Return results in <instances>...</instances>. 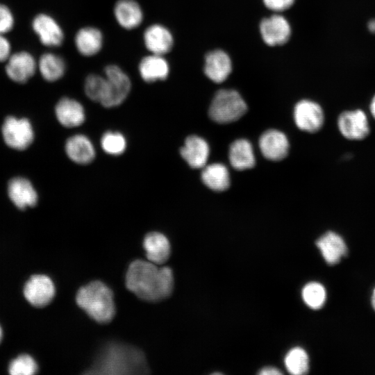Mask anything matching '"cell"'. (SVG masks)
<instances>
[{
  "label": "cell",
  "mask_w": 375,
  "mask_h": 375,
  "mask_svg": "<svg viewBox=\"0 0 375 375\" xmlns=\"http://www.w3.org/2000/svg\"><path fill=\"white\" fill-rule=\"evenodd\" d=\"M284 361L287 370L292 374L301 375L308 372V356L301 347L290 349L286 354Z\"/></svg>",
  "instance_id": "cell-28"
},
{
  "label": "cell",
  "mask_w": 375,
  "mask_h": 375,
  "mask_svg": "<svg viewBox=\"0 0 375 375\" xmlns=\"http://www.w3.org/2000/svg\"><path fill=\"white\" fill-rule=\"evenodd\" d=\"M37 68L38 63L34 57L28 52L20 51L10 56L6 72L12 81L24 83L34 75Z\"/></svg>",
  "instance_id": "cell-11"
},
{
  "label": "cell",
  "mask_w": 375,
  "mask_h": 375,
  "mask_svg": "<svg viewBox=\"0 0 375 375\" xmlns=\"http://www.w3.org/2000/svg\"><path fill=\"white\" fill-rule=\"evenodd\" d=\"M259 147L262 154L267 159L278 161L287 156L289 142L283 133L270 129L261 135L259 139Z\"/></svg>",
  "instance_id": "cell-13"
},
{
  "label": "cell",
  "mask_w": 375,
  "mask_h": 375,
  "mask_svg": "<svg viewBox=\"0 0 375 375\" xmlns=\"http://www.w3.org/2000/svg\"><path fill=\"white\" fill-rule=\"evenodd\" d=\"M103 38L99 29L85 26L76 33L74 43L78 51L84 56H92L98 53L102 48Z\"/></svg>",
  "instance_id": "cell-24"
},
{
  "label": "cell",
  "mask_w": 375,
  "mask_h": 375,
  "mask_svg": "<svg viewBox=\"0 0 375 375\" xmlns=\"http://www.w3.org/2000/svg\"><path fill=\"white\" fill-rule=\"evenodd\" d=\"M38 69L45 81L54 82L63 76L66 65L60 56L52 53H46L40 56Z\"/></svg>",
  "instance_id": "cell-27"
},
{
  "label": "cell",
  "mask_w": 375,
  "mask_h": 375,
  "mask_svg": "<svg viewBox=\"0 0 375 375\" xmlns=\"http://www.w3.org/2000/svg\"><path fill=\"white\" fill-rule=\"evenodd\" d=\"M371 302L373 309L375 310V288L373 290L372 298H371Z\"/></svg>",
  "instance_id": "cell-39"
},
{
  "label": "cell",
  "mask_w": 375,
  "mask_h": 375,
  "mask_svg": "<svg viewBox=\"0 0 375 375\" xmlns=\"http://www.w3.org/2000/svg\"><path fill=\"white\" fill-rule=\"evenodd\" d=\"M107 81V92L101 103L105 108L117 107L128 97L131 82L128 75L117 65H110L105 68Z\"/></svg>",
  "instance_id": "cell-5"
},
{
  "label": "cell",
  "mask_w": 375,
  "mask_h": 375,
  "mask_svg": "<svg viewBox=\"0 0 375 375\" xmlns=\"http://www.w3.org/2000/svg\"><path fill=\"white\" fill-rule=\"evenodd\" d=\"M10 44L9 41L0 33V62L6 61L10 56Z\"/></svg>",
  "instance_id": "cell-35"
},
{
  "label": "cell",
  "mask_w": 375,
  "mask_h": 375,
  "mask_svg": "<svg viewBox=\"0 0 375 375\" xmlns=\"http://www.w3.org/2000/svg\"><path fill=\"white\" fill-rule=\"evenodd\" d=\"M260 32L267 45L277 46L288 41L291 35V27L284 17L276 14L261 21Z\"/></svg>",
  "instance_id": "cell-10"
},
{
  "label": "cell",
  "mask_w": 375,
  "mask_h": 375,
  "mask_svg": "<svg viewBox=\"0 0 375 375\" xmlns=\"http://www.w3.org/2000/svg\"><path fill=\"white\" fill-rule=\"evenodd\" d=\"M202 182L210 189L224 191L230 186V176L227 167L222 163H212L203 167Z\"/></svg>",
  "instance_id": "cell-26"
},
{
  "label": "cell",
  "mask_w": 375,
  "mask_h": 375,
  "mask_svg": "<svg viewBox=\"0 0 375 375\" xmlns=\"http://www.w3.org/2000/svg\"><path fill=\"white\" fill-rule=\"evenodd\" d=\"M2 335H3V333H2V329L0 326V342L1 341V339H2Z\"/></svg>",
  "instance_id": "cell-40"
},
{
  "label": "cell",
  "mask_w": 375,
  "mask_h": 375,
  "mask_svg": "<svg viewBox=\"0 0 375 375\" xmlns=\"http://www.w3.org/2000/svg\"><path fill=\"white\" fill-rule=\"evenodd\" d=\"M65 151L72 161L79 165L90 163L96 154L92 142L83 134H76L69 137L65 142Z\"/></svg>",
  "instance_id": "cell-18"
},
{
  "label": "cell",
  "mask_w": 375,
  "mask_h": 375,
  "mask_svg": "<svg viewBox=\"0 0 375 375\" xmlns=\"http://www.w3.org/2000/svg\"><path fill=\"white\" fill-rule=\"evenodd\" d=\"M78 306L99 323L110 322L115 315L112 290L103 282L95 281L81 287L76 297Z\"/></svg>",
  "instance_id": "cell-2"
},
{
  "label": "cell",
  "mask_w": 375,
  "mask_h": 375,
  "mask_svg": "<svg viewBox=\"0 0 375 375\" xmlns=\"http://www.w3.org/2000/svg\"><path fill=\"white\" fill-rule=\"evenodd\" d=\"M8 194L12 202L19 209L33 207L38 203V193L32 183L25 178H12L8 182Z\"/></svg>",
  "instance_id": "cell-15"
},
{
  "label": "cell",
  "mask_w": 375,
  "mask_h": 375,
  "mask_svg": "<svg viewBox=\"0 0 375 375\" xmlns=\"http://www.w3.org/2000/svg\"><path fill=\"white\" fill-rule=\"evenodd\" d=\"M247 110L246 102L234 90L223 89L215 94L209 108V116L219 124L235 122Z\"/></svg>",
  "instance_id": "cell-4"
},
{
  "label": "cell",
  "mask_w": 375,
  "mask_h": 375,
  "mask_svg": "<svg viewBox=\"0 0 375 375\" xmlns=\"http://www.w3.org/2000/svg\"><path fill=\"white\" fill-rule=\"evenodd\" d=\"M143 247L149 261L162 265L170 255V244L167 237L159 232H151L144 238Z\"/></svg>",
  "instance_id": "cell-23"
},
{
  "label": "cell",
  "mask_w": 375,
  "mask_h": 375,
  "mask_svg": "<svg viewBox=\"0 0 375 375\" xmlns=\"http://www.w3.org/2000/svg\"><path fill=\"white\" fill-rule=\"evenodd\" d=\"M6 144L16 150H24L33 141L34 132L30 121L26 118L8 117L2 125Z\"/></svg>",
  "instance_id": "cell-6"
},
{
  "label": "cell",
  "mask_w": 375,
  "mask_h": 375,
  "mask_svg": "<svg viewBox=\"0 0 375 375\" xmlns=\"http://www.w3.org/2000/svg\"><path fill=\"white\" fill-rule=\"evenodd\" d=\"M228 158L232 167L237 170H244L255 165L253 147L246 139L235 140L230 146Z\"/></svg>",
  "instance_id": "cell-25"
},
{
  "label": "cell",
  "mask_w": 375,
  "mask_h": 375,
  "mask_svg": "<svg viewBox=\"0 0 375 375\" xmlns=\"http://www.w3.org/2000/svg\"><path fill=\"white\" fill-rule=\"evenodd\" d=\"M144 369L142 352L118 344L109 346L93 368L95 374H108L141 373Z\"/></svg>",
  "instance_id": "cell-3"
},
{
  "label": "cell",
  "mask_w": 375,
  "mask_h": 375,
  "mask_svg": "<svg viewBox=\"0 0 375 375\" xmlns=\"http://www.w3.org/2000/svg\"><path fill=\"white\" fill-rule=\"evenodd\" d=\"M180 153L192 168L199 169L206 165L210 149L207 142L202 138L190 135L185 139Z\"/></svg>",
  "instance_id": "cell-17"
},
{
  "label": "cell",
  "mask_w": 375,
  "mask_h": 375,
  "mask_svg": "<svg viewBox=\"0 0 375 375\" xmlns=\"http://www.w3.org/2000/svg\"><path fill=\"white\" fill-rule=\"evenodd\" d=\"M258 374L260 375H278L281 374L282 373L277 368L273 367H267L262 368L258 372Z\"/></svg>",
  "instance_id": "cell-36"
},
{
  "label": "cell",
  "mask_w": 375,
  "mask_h": 375,
  "mask_svg": "<svg viewBox=\"0 0 375 375\" xmlns=\"http://www.w3.org/2000/svg\"><path fill=\"white\" fill-rule=\"evenodd\" d=\"M138 71L143 81L153 83L166 79L169 73V66L162 56L151 53L141 59Z\"/></svg>",
  "instance_id": "cell-22"
},
{
  "label": "cell",
  "mask_w": 375,
  "mask_h": 375,
  "mask_svg": "<svg viewBox=\"0 0 375 375\" xmlns=\"http://www.w3.org/2000/svg\"><path fill=\"white\" fill-rule=\"evenodd\" d=\"M55 115L58 122L67 128L81 126L85 120L83 105L69 97H63L58 101L55 107Z\"/></svg>",
  "instance_id": "cell-16"
},
{
  "label": "cell",
  "mask_w": 375,
  "mask_h": 375,
  "mask_svg": "<svg viewBox=\"0 0 375 375\" xmlns=\"http://www.w3.org/2000/svg\"><path fill=\"white\" fill-rule=\"evenodd\" d=\"M265 6L269 10L281 12L289 8L295 0H262Z\"/></svg>",
  "instance_id": "cell-34"
},
{
  "label": "cell",
  "mask_w": 375,
  "mask_h": 375,
  "mask_svg": "<svg viewBox=\"0 0 375 375\" xmlns=\"http://www.w3.org/2000/svg\"><path fill=\"white\" fill-rule=\"evenodd\" d=\"M38 365L29 355L22 354L13 359L8 367L12 375H32L37 372Z\"/></svg>",
  "instance_id": "cell-32"
},
{
  "label": "cell",
  "mask_w": 375,
  "mask_h": 375,
  "mask_svg": "<svg viewBox=\"0 0 375 375\" xmlns=\"http://www.w3.org/2000/svg\"><path fill=\"white\" fill-rule=\"evenodd\" d=\"M13 25L14 17L12 12L6 6L0 3V33L10 31Z\"/></svg>",
  "instance_id": "cell-33"
},
{
  "label": "cell",
  "mask_w": 375,
  "mask_h": 375,
  "mask_svg": "<svg viewBox=\"0 0 375 375\" xmlns=\"http://www.w3.org/2000/svg\"><path fill=\"white\" fill-rule=\"evenodd\" d=\"M294 119L297 126L308 133L318 131L324 121V112L321 106L310 100L299 101L294 109Z\"/></svg>",
  "instance_id": "cell-8"
},
{
  "label": "cell",
  "mask_w": 375,
  "mask_h": 375,
  "mask_svg": "<svg viewBox=\"0 0 375 375\" xmlns=\"http://www.w3.org/2000/svg\"><path fill=\"white\" fill-rule=\"evenodd\" d=\"M101 147L106 153L119 156L126 149V140L123 134L117 131H107L101 138Z\"/></svg>",
  "instance_id": "cell-31"
},
{
  "label": "cell",
  "mask_w": 375,
  "mask_h": 375,
  "mask_svg": "<svg viewBox=\"0 0 375 375\" xmlns=\"http://www.w3.org/2000/svg\"><path fill=\"white\" fill-rule=\"evenodd\" d=\"M231 70V60L225 51L218 49L210 51L206 55L204 72L212 81L217 83L224 81Z\"/></svg>",
  "instance_id": "cell-19"
},
{
  "label": "cell",
  "mask_w": 375,
  "mask_h": 375,
  "mask_svg": "<svg viewBox=\"0 0 375 375\" xmlns=\"http://www.w3.org/2000/svg\"><path fill=\"white\" fill-rule=\"evenodd\" d=\"M126 285L131 292L142 299L158 301L172 293L173 273L168 267H158L150 261L135 260L128 268Z\"/></svg>",
  "instance_id": "cell-1"
},
{
  "label": "cell",
  "mask_w": 375,
  "mask_h": 375,
  "mask_svg": "<svg viewBox=\"0 0 375 375\" xmlns=\"http://www.w3.org/2000/svg\"><path fill=\"white\" fill-rule=\"evenodd\" d=\"M32 27L41 43L47 47H58L64 40V33L59 24L50 15L41 13L36 15Z\"/></svg>",
  "instance_id": "cell-12"
},
{
  "label": "cell",
  "mask_w": 375,
  "mask_h": 375,
  "mask_svg": "<svg viewBox=\"0 0 375 375\" xmlns=\"http://www.w3.org/2000/svg\"><path fill=\"white\" fill-rule=\"evenodd\" d=\"M370 111L373 117L375 119V96L373 97L370 103Z\"/></svg>",
  "instance_id": "cell-37"
},
{
  "label": "cell",
  "mask_w": 375,
  "mask_h": 375,
  "mask_svg": "<svg viewBox=\"0 0 375 375\" xmlns=\"http://www.w3.org/2000/svg\"><path fill=\"white\" fill-rule=\"evenodd\" d=\"M143 40L149 51L160 56L169 52L174 43L173 36L169 29L158 24H151L145 29Z\"/></svg>",
  "instance_id": "cell-14"
},
{
  "label": "cell",
  "mask_w": 375,
  "mask_h": 375,
  "mask_svg": "<svg viewBox=\"0 0 375 375\" xmlns=\"http://www.w3.org/2000/svg\"><path fill=\"white\" fill-rule=\"evenodd\" d=\"M302 298L305 303L312 309L321 308L326 299L324 287L318 282H310L302 290Z\"/></svg>",
  "instance_id": "cell-30"
},
{
  "label": "cell",
  "mask_w": 375,
  "mask_h": 375,
  "mask_svg": "<svg viewBox=\"0 0 375 375\" xmlns=\"http://www.w3.org/2000/svg\"><path fill=\"white\" fill-rule=\"evenodd\" d=\"M84 91L90 100L101 103L107 92L106 77L94 74L88 75L85 81Z\"/></svg>",
  "instance_id": "cell-29"
},
{
  "label": "cell",
  "mask_w": 375,
  "mask_h": 375,
  "mask_svg": "<svg viewBox=\"0 0 375 375\" xmlns=\"http://www.w3.org/2000/svg\"><path fill=\"white\" fill-rule=\"evenodd\" d=\"M338 128L349 140H362L369 133V126L365 113L361 110L345 111L338 119Z\"/></svg>",
  "instance_id": "cell-9"
},
{
  "label": "cell",
  "mask_w": 375,
  "mask_h": 375,
  "mask_svg": "<svg viewBox=\"0 0 375 375\" xmlns=\"http://www.w3.org/2000/svg\"><path fill=\"white\" fill-rule=\"evenodd\" d=\"M368 28L370 31L375 33V19L369 22Z\"/></svg>",
  "instance_id": "cell-38"
},
{
  "label": "cell",
  "mask_w": 375,
  "mask_h": 375,
  "mask_svg": "<svg viewBox=\"0 0 375 375\" xmlns=\"http://www.w3.org/2000/svg\"><path fill=\"white\" fill-rule=\"evenodd\" d=\"M24 295L27 301L35 307L48 305L55 295V287L52 280L47 276H32L24 288Z\"/></svg>",
  "instance_id": "cell-7"
},
{
  "label": "cell",
  "mask_w": 375,
  "mask_h": 375,
  "mask_svg": "<svg viewBox=\"0 0 375 375\" xmlns=\"http://www.w3.org/2000/svg\"><path fill=\"white\" fill-rule=\"evenodd\" d=\"M316 245L319 249L324 260L328 265H335L347 253V247L342 238L333 231H328L317 241Z\"/></svg>",
  "instance_id": "cell-20"
},
{
  "label": "cell",
  "mask_w": 375,
  "mask_h": 375,
  "mask_svg": "<svg viewBox=\"0 0 375 375\" xmlns=\"http://www.w3.org/2000/svg\"><path fill=\"white\" fill-rule=\"evenodd\" d=\"M113 11L116 21L125 29H134L142 22V10L134 0H118Z\"/></svg>",
  "instance_id": "cell-21"
}]
</instances>
